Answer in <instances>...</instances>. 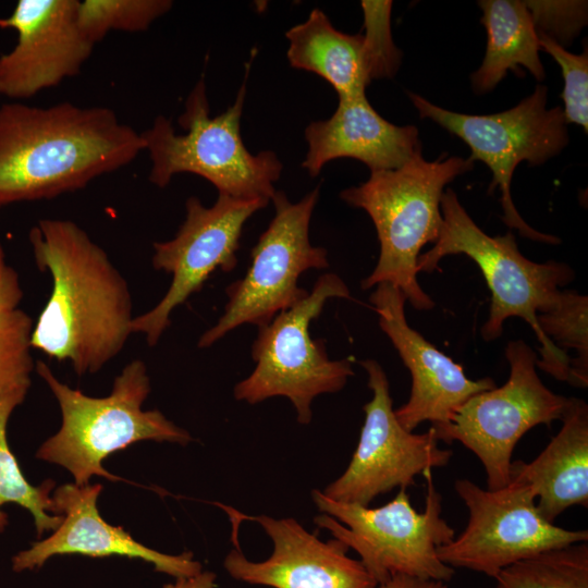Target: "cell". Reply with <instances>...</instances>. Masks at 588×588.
Wrapping results in <instances>:
<instances>
[{"label": "cell", "mask_w": 588, "mask_h": 588, "mask_svg": "<svg viewBox=\"0 0 588 588\" xmlns=\"http://www.w3.org/2000/svg\"><path fill=\"white\" fill-rule=\"evenodd\" d=\"M28 237L38 269L52 279L33 328L32 348L69 362L78 376L98 372L133 333L126 280L103 248L71 220L41 219Z\"/></svg>", "instance_id": "obj_1"}, {"label": "cell", "mask_w": 588, "mask_h": 588, "mask_svg": "<svg viewBox=\"0 0 588 588\" xmlns=\"http://www.w3.org/2000/svg\"><path fill=\"white\" fill-rule=\"evenodd\" d=\"M144 150L140 133L110 108L5 102L0 106V208L85 188Z\"/></svg>", "instance_id": "obj_2"}, {"label": "cell", "mask_w": 588, "mask_h": 588, "mask_svg": "<svg viewBox=\"0 0 588 588\" xmlns=\"http://www.w3.org/2000/svg\"><path fill=\"white\" fill-rule=\"evenodd\" d=\"M442 228L434 246L420 254L417 271L431 272L448 255L463 254L480 269L491 292L489 316L480 329L485 341L499 339L503 323L511 317L524 319L540 344L536 366L554 379L575 387L569 362L541 331L537 316L558 306L561 287L575 278L564 262L538 264L518 249L514 234H486L461 205L455 192L448 188L441 198Z\"/></svg>", "instance_id": "obj_3"}, {"label": "cell", "mask_w": 588, "mask_h": 588, "mask_svg": "<svg viewBox=\"0 0 588 588\" xmlns=\"http://www.w3.org/2000/svg\"><path fill=\"white\" fill-rule=\"evenodd\" d=\"M473 167L474 162L461 157L426 161L418 152L402 167L371 172L366 182L340 193L346 204L368 213L380 244L378 262L362 281V289L387 282L397 287L414 308L434 307L417 279L418 256L440 235L445 185Z\"/></svg>", "instance_id": "obj_4"}, {"label": "cell", "mask_w": 588, "mask_h": 588, "mask_svg": "<svg viewBox=\"0 0 588 588\" xmlns=\"http://www.w3.org/2000/svg\"><path fill=\"white\" fill-rule=\"evenodd\" d=\"M37 373L57 399L62 424L57 433L38 449L36 457L60 465L74 477L75 485H88L91 476L121 480L102 462L112 453L144 440L186 445L191 434L160 411H144L150 392L147 367L140 359L128 363L103 397L88 396L61 382L50 367L39 360Z\"/></svg>", "instance_id": "obj_5"}, {"label": "cell", "mask_w": 588, "mask_h": 588, "mask_svg": "<svg viewBox=\"0 0 588 588\" xmlns=\"http://www.w3.org/2000/svg\"><path fill=\"white\" fill-rule=\"evenodd\" d=\"M249 69L247 64L234 103L221 114L210 117L201 77L179 117L185 133H176L163 115H158L152 125L140 133L151 163L148 180L152 184L163 188L174 175L193 173L209 181L219 194L271 200L282 163L273 151L255 155L248 151L240 131Z\"/></svg>", "instance_id": "obj_6"}, {"label": "cell", "mask_w": 588, "mask_h": 588, "mask_svg": "<svg viewBox=\"0 0 588 588\" xmlns=\"http://www.w3.org/2000/svg\"><path fill=\"white\" fill-rule=\"evenodd\" d=\"M422 476L427 485L421 512L414 509L406 489L379 507L338 502L313 490L320 511L314 522L353 549L378 585L395 575L449 583L455 569L439 559L437 548L450 542L455 530L441 517L442 497L431 470Z\"/></svg>", "instance_id": "obj_7"}, {"label": "cell", "mask_w": 588, "mask_h": 588, "mask_svg": "<svg viewBox=\"0 0 588 588\" xmlns=\"http://www.w3.org/2000/svg\"><path fill=\"white\" fill-rule=\"evenodd\" d=\"M346 283L335 273H324L308 295L258 327L252 345L253 372L235 384L237 401L256 404L273 396H285L293 404L297 421L308 425L316 396L335 393L354 375L348 358H329L324 341L313 340L309 327L330 298H350Z\"/></svg>", "instance_id": "obj_8"}, {"label": "cell", "mask_w": 588, "mask_h": 588, "mask_svg": "<svg viewBox=\"0 0 588 588\" xmlns=\"http://www.w3.org/2000/svg\"><path fill=\"white\" fill-rule=\"evenodd\" d=\"M547 87L538 84L530 96L509 110L474 115L440 108L408 93L421 119H430L461 138L471 150L467 159L482 161L491 170L493 177L488 192L500 189L503 222L531 241L559 244V237L539 232L525 222L511 195V181L518 163H544L568 143L563 109H547Z\"/></svg>", "instance_id": "obj_9"}, {"label": "cell", "mask_w": 588, "mask_h": 588, "mask_svg": "<svg viewBox=\"0 0 588 588\" xmlns=\"http://www.w3.org/2000/svg\"><path fill=\"white\" fill-rule=\"evenodd\" d=\"M318 198L319 186L295 204L283 192L274 193V216L252 249L245 275L225 289L224 311L201 334L199 348L211 346L241 324L265 326L308 295L298 285L299 277L307 270L330 266L327 249L314 246L309 240Z\"/></svg>", "instance_id": "obj_10"}, {"label": "cell", "mask_w": 588, "mask_h": 588, "mask_svg": "<svg viewBox=\"0 0 588 588\" xmlns=\"http://www.w3.org/2000/svg\"><path fill=\"white\" fill-rule=\"evenodd\" d=\"M505 357L511 371L502 387L474 394L445 426L431 427L439 441H458L479 458L490 490L509 485L519 439L538 425L561 420L569 400L543 384L536 371L538 355L525 341H510Z\"/></svg>", "instance_id": "obj_11"}, {"label": "cell", "mask_w": 588, "mask_h": 588, "mask_svg": "<svg viewBox=\"0 0 588 588\" xmlns=\"http://www.w3.org/2000/svg\"><path fill=\"white\" fill-rule=\"evenodd\" d=\"M454 489L468 510L467 525L437 548L439 559L452 568L494 578L513 563L588 540L586 529H565L543 519L535 493L523 481L511 478L507 486L490 490L461 478Z\"/></svg>", "instance_id": "obj_12"}, {"label": "cell", "mask_w": 588, "mask_h": 588, "mask_svg": "<svg viewBox=\"0 0 588 588\" xmlns=\"http://www.w3.org/2000/svg\"><path fill=\"white\" fill-rule=\"evenodd\" d=\"M268 203L219 194L206 207L199 198L188 197L186 217L175 236L154 243L152 267L172 275L170 286L155 307L134 317L132 332L144 334L148 345L155 346L177 306L200 292L216 270L230 272L236 267L244 224Z\"/></svg>", "instance_id": "obj_13"}, {"label": "cell", "mask_w": 588, "mask_h": 588, "mask_svg": "<svg viewBox=\"0 0 588 588\" xmlns=\"http://www.w3.org/2000/svg\"><path fill=\"white\" fill-rule=\"evenodd\" d=\"M359 365L368 375L372 397L363 407L365 420L348 466L322 493L338 502L368 506L382 493L414 486L416 476L446 466L453 451L439 446L431 427L424 433L406 430L395 416L381 365L375 359Z\"/></svg>", "instance_id": "obj_14"}, {"label": "cell", "mask_w": 588, "mask_h": 588, "mask_svg": "<svg viewBox=\"0 0 588 588\" xmlns=\"http://www.w3.org/2000/svg\"><path fill=\"white\" fill-rule=\"evenodd\" d=\"M78 0H19L0 17V28L17 34L15 46L0 56V95L27 99L77 75L95 44L77 23Z\"/></svg>", "instance_id": "obj_15"}, {"label": "cell", "mask_w": 588, "mask_h": 588, "mask_svg": "<svg viewBox=\"0 0 588 588\" xmlns=\"http://www.w3.org/2000/svg\"><path fill=\"white\" fill-rule=\"evenodd\" d=\"M379 326L396 348L412 377L408 401L394 409L399 422L413 431L421 422L432 428L445 426L454 412L476 393L495 388L491 378L471 380L463 367L440 352L405 317V295L382 282L369 297Z\"/></svg>", "instance_id": "obj_16"}, {"label": "cell", "mask_w": 588, "mask_h": 588, "mask_svg": "<svg viewBox=\"0 0 588 588\" xmlns=\"http://www.w3.org/2000/svg\"><path fill=\"white\" fill-rule=\"evenodd\" d=\"M258 523L273 542L265 561H249L232 549L223 561L231 577L250 585L272 588H377L378 583L359 560L347 555L348 547L339 539L321 541L294 518L259 515Z\"/></svg>", "instance_id": "obj_17"}, {"label": "cell", "mask_w": 588, "mask_h": 588, "mask_svg": "<svg viewBox=\"0 0 588 588\" xmlns=\"http://www.w3.org/2000/svg\"><path fill=\"white\" fill-rule=\"evenodd\" d=\"M102 490L100 483L58 487L52 500L61 524L44 540L35 541L12 558L16 573L40 568L56 555L79 554L88 558L122 556L138 559L154 565L156 572L177 578L192 577L203 571L191 552L170 555L136 541L120 526L107 523L97 509Z\"/></svg>", "instance_id": "obj_18"}, {"label": "cell", "mask_w": 588, "mask_h": 588, "mask_svg": "<svg viewBox=\"0 0 588 588\" xmlns=\"http://www.w3.org/2000/svg\"><path fill=\"white\" fill-rule=\"evenodd\" d=\"M305 138L308 151L302 167L310 176L336 158H354L375 172L397 169L421 152L418 128L390 123L366 95L339 97L334 113L310 123Z\"/></svg>", "instance_id": "obj_19"}, {"label": "cell", "mask_w": 588, "mask_h": 588, "mask_svg": "<svg viewBox=\"0 0 588 588\" xmlns=\"http://www.w3.org/2000/svg\"><path fill=\"white\" fill-rule=\"evenodd\" d=\"M562 427L531 462L513 461L510 478L535 493L541 517L554 523L566 509L588 504V405L569 397Z\"/></svg>", "instance_id": "obj_20"}, {"label": "cell", "mask_w": 588, "mask_h": 588, "mask_svg": "<svg viewBox=\"0 0 588 588\" xmlns=\"http://www.w3.org/2000/svg\"><path fill=\"white\" fill-rule=\"evenodd\" d=\"M285 36L291 66L319 75L339 97L366 95L368 84L382 77L366 37L335 29L319 9H314L305 22L290 28Z\"/></svg>", "instance_id": "obj_21"}, {"label": "cell", "mask_w": 588, "mask_h": 588, "mask_svg": "<svg viewBox=\"0 0 588 588\" xmlns=\"http://www.w3.org/2000/svg\"><path fill=\"white\" fill-rule=\"evenodd\" d=\"M478 5L487 30V48L481 66L470 75L474 91H491L509 70L524 76L522 68L541 82L544 70L539 58L540 47L525 1L481 0Z\"/></svg>", "instance_id": "obj_22"}, {"label": "cell", "mask_w": 588, "mask_h": 588, "mask_svg": "<svg viewBox=\"0 0 588 588\" xmlns=\"http://www.w3.org/2000/svg\"><path fill=\"white\" fill-rule=\"evenodd\" d=\"M22 298L19 274L0 244V394L29 389L36 366L30 353L34 323L20 307Z\"/></svg>", "instance_id": "obj_23"}, {"label": "cell", "mask_w": 588, "mask_h": 588, "mask_svg": "<svg viewBox=\"0 0 588 588\" xmlns=\"http://www.w3.org/2000/svg\"><path fill=\"white\" fill-rule=\"evenodd\" d=\"M27 392L28 389L23 388L0 394V532L8 525V516L2 506L14 503L32 513L40 537L46 530L53 531L62 522V515L56 514L54 502L50 497L54 481L47 479L38 487L30 485L9 446L7 436L10 416L23 403Z\"/></svg>", "instance_id": "obj_24"}, {"label": "cell", "mask_w": 588, "mask_h": 588, "mask_svg": "<svg viewBox=\"0 0 588 588\" xmlns=\"http://www.w3.org/2000/svg\"><path fill=\"white\" fill-rule=\"evenodd\" d=\"M494 579L495 588H588V544L538 553L506 566Z\"/></svg>", "instance_id": "obj_25"}, {"label": "cell", "mask_w": 588, "mask_h": 588, "mask_svg": "<svg viewBox=\"0 0 588 588\" xmlns=\"http://www.w3.org/2000/svg\"><path fill=\"white\" fill-rule=\"evenodd\" d=\"M543 334L569 362V352L576 353L574 360L575 387L588 385V298L576 291H562L560 302L553 309L537 316ZM573 370V368H572Z\"/></svg>", "instance_id": "obj_26"}, {"label": "cell", "mask_w": 588, "mask_h": 588, "mask_svg": "<svg viewBox=\"0 0 588 588\" xmlns=\"http://www.w3.org/2000/svg\"><path fill=\"white\" fill-rule=\"evenodd\" d=\"M172 4L170 0H84L78 1L77 23L96 45L113 30H147Z\"/></svg>", "instance_id": "obj_27"}, {"label": "cell", "mask_w": 588, "mask_h": 588, "mask_svg": "<svg viewBox=\"0 0 588 588\" xmlns=\"http://www.w3.org/2000/svg\"><path fill=\"white\" fill-rule=\"evenodd\" d=\"M537 32L540 50L546 51L561 66L564 88L561 97L564 102L566 123H576L585 132L588 130V54L567 51L550 36Z\"/></svg>", "instance_id": "obj_28"}, {"label": "cell", "mask_w": 588, "mask_h": 588, "mask_svg": "<svg viewBox=\"0 0 588 588\" xmlns=\"http://www.w3.org/2000/svg\"><path fill=\"white\" fill-rule=\"evenodd\" d=\"M536 30L561 46L572 41L587 21L586 1H525Z\"/></svg>", "instance_id": "obj_29"}, {"label": "cell", "mask_w": 588, "mask_h": 588, "mask_svg": "<svg viewBox=\"0 0 588 588\" xmlns=\"http://www.w3.org/2000/svg\"><path fill=\"white\" fill-rule=\"evenodd\" d=\"M365 37L373 51L383 77L395 74L401 60L400 51L392 41L390 16L391 1H362Z\"/></svg>", "instance_id": "obj_30"}, {"label": "cell", "mask_w": 588, "mask_h": 588, "mask_svg": "<svg viewBox=\"0 0 588 588\" xmlns=\"http://www.w3.org/2000/svg\"><path fill=\"white\" fill-rule=\"evenodd\" d=\"M377 588H449L448 583L434 579H425L408 575H395Z\"/></svg>", "instance_id": "obj_31"}, {"label": "cell", "mask_w": 588, "mask_h": 588, "mask_svg": "<svg viewBox=\"0 0 588 588\" xmlns=\"http://www.w3.org/2000/svg\"><path fill=\"white\" fill-rule=\"evenodd\" d=\"M162 588H217V575L201 571L192 577L177 578L175 583L167 584Z\"/></svg>", "instance_id": "obj_32"}]
</instances>
